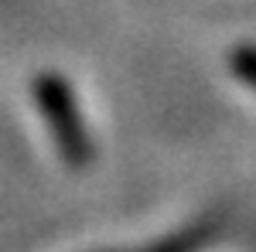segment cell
<instances>
[{
    "mask_svg": "<svg viewBox=\"0 0 256 252\" xmlns=\"http://www.w3.org/2000/svg\"><path fill=\"white\" fill-rule=\"evenodd\" d=\"M229 65L246 85L256 89V44H236L232 55H229Z\"/></svg>",
    "mask_w": 256,
    "mask_h": 252,
    "instance_id": "obj_3",
    "label": "cell"
},
{
    "mask_svg": "<svg viewBox=\"0 0 256 252\" xmlns=\"http://www.w3.org/2000/svg\"><path fill=\"white\" fill-rule=\"evenodd\" d=\"M205 239H208V229L198 225V229H188V232L174 235V239H168V242H158V246H150V249H137V252H195Z\"/></svg>",
    "mask_w": 256,
    "mask_h": 252,
    "instance_id": "obj_2",
    "label": "cell"
},
{
    "mask_svg": "<svg viewBox=\"0 0 256 252\" xmlns=\"http://www.w3.org/2000/svg\"><path fill=\"white\" fill-rule=\"evenodd\" d=\"M31 92H34L38 109L48 119V130L58 143L62 160L72 164V167H86L89 157H92V143H89V133L82 126V113L72 85L55 72H44L31 82Z\"/></svg>",
    "mask_w": 256,
    "mask_h": 252,
    "instance_id": "obj_1",
    "label": "cell"
}]
</instances>
